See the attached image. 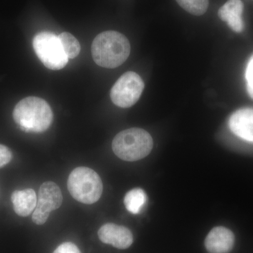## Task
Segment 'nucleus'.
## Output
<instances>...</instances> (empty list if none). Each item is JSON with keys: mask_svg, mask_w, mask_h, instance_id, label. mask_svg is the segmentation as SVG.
<instances>
[{"mask_svg": "<svg viewBox=\"0 0 253 253\" xmlns=\"http://www.w3.org/2000/svg\"><path fill=\"white\" fill-rule=\"evenodd\" d=\"M15 212L21 217H27L36 209L38 199L34 190L16 191L11 195Z\"/></svg>", "mask_w": 253, "mask_h": 253, "instance_id": "f8f14e48", "label": "nucleus"}, {"mask_svg": "<svg viewBox=\"0 0 253 253\" xmlns=\"http://www.w3.org/2000/svg\"><path fill=\"white\" fill-rule=\"evenodd\" d=\"M130 44L122 33L109 31L100 33L91 45V55L94 62L106 68L121 66L129 57Z\"/></svg>", "mask_w": 253, "mask_h": 253, "instance_id": "f257e3e1", "label": "nucleus"}, {"mask_svg": "<svg viewBox=\"0 0 253 253\" xmlns=\"http://www.w3.org/2000/svg\"><path fill=\"white\" fill-rule=\"evenodd\" d=\"M53 253H81V252L76 245L71 242H66L60 245Z\"/></svg>", "mask_w": 253, "mask_h": 253, "instance_id": "a211bd4d", "label": "nucleus"}, {"mask_svg": "<svg viewBox=\"0 0 253 253\" xmlns=\"http://www.w3.org/2000/svg\"><path fill=\"white\" fill-rule=\"evenodd\" d=\"M154 141L151 134L141 128H130L118 133L112 143L114 154L123 161L134 162L151 153Z\"/></svg>", "mask_w": 253, "mask_h": 253, "instance_id": "7ed1b4c3", "label": "nucleus"}, {"mask_svg": "<svg viewBox=\"0 0 253 253\" xmlns=\"http://www.w3.org/2000/svg\"><path fill=\"white\" fill-rule=\"evenodd\" d=\"M229 126L235 135L253 143V109L244 108L235 111L229 118Z\"/></svg>", "mask_w": 253, "mask_h": 253, "instance_id": "9d476101", "label": "nucleus"}, {"mask_svg": "<svg viewBox=\"0 0 253 253\" xmlns=\"http://www.w3.org/2000/svg\"><path fill=\"white\" fill-rule=\"evenodd\" d=\"M68 189L76 201L93 204L101 198L103 184L99 174L92 169L80 167L73 169L68 176Z\"/></svg>", "mask_w": 253, "mask_h": 253, "instance_id": "20e7f679", "label": "nucleus"}, {"mask_svg": "<svg viewBox=\"0 0 253 253\" xmlns=\"http://www.w3.org/2000/svg\"><path fill=\"white\" fill-rule=\"evenodd\" d=\"M244 5L241 0H228L218 11V16L221 21L227 23L232 31L241 33L244 29L242 14Z\"/></svg>", "mask_w": 253, "mask_h": 253, "instance_id": "9b49d317", "label": "nucleus"}, {"mask_svg": "<svg viewBox=\"0 0 253 253\" xmlns=\"http://www.w3.org/2000/svg\"><path fill=\"white\" fill-rule=\"evenodd\" d=\"M144 89V81L137 73L126 72L118 80L111 89V101L118 107H131L140 99Z\"/></svg>", "mask_w": 253, "mask_h": 253, "instance_id": "423d86ee", "label": "nucleus"}, {"mask_svg": "<svg viewBox=\"0 0 253 253\" xmlns=\"http://www.w3.org/2000/svg\"><path fill=\"white\" fill-rule=\"evenodd\" d=\"M12 154L9 148L0 144V168L4 167L11 161Z\"/></svg>", "mask_w": 253, "mask_h": 253, "instance_id": "f3484780", "label": "nucleus"}, {"mask_svg": "<svg viewBox=\"0 0 253 253\" xmlns=\"http://www.w3.org/2000/svg\"><path fill=\"white\" fill-rule=\"evenodd\" d=\"M13 117L16 124L27 132H43L52 123L54 115L45 100L28 96L15 106Z\"/></svg>", "mask_w": 253, "mask_h": 253, "instance_id": "f03ea898", "label": "nucleus"}, {"mask_svg": "<svg viewBox=\"0 0 253 253\" xmlns=\"http://www.w3.org/2000/svg\"><path fill=\"white\" fill-rule=\"evenodd\" d=\"M63 51L66 53L68 59H74L77 57L81 51V46L78 40L69 33H61L58 36Z\"/></svg>", "mask_w": 253, "mask_h": 253, "instance_id": "4468645a", "label": "nucleus"}, {"mask_svg": "<svg viewBox=\"0 0 253 253\" xmlns=\"http://www.w3.org/2000/svg\"><path fill=\"white\" fill-rule=\"evenodd\" d=\"M35 52L45 67L53 71L62 69L68 58L63 51L59 37L50 32H41L33 41Z\"/></svg>", "mask_w": 253, "mask_h": 253, "instance_id": "39448f33", "label": "nucleus"}, {"mask_svg": "<svg viewBox=\"0 0 253 253\" xmlns=\"http://www.w3.org/2000/svg\"><path fill=\"white\" fill-rule=\"evenodd\" d=\"M147 201V196L140 188L131 189L125 196L124 204L129 212L139 214Z\"/></svg>", "mask_w": 253, "mask_h": 253, "instance_id": "ddd939ff", "label": "nucleus"}, {"mask_svg": "<svg viewBox=\"0 0 253 253\" xmlns=\"http://www.w3.org/2000/svg\"><path fill=\"white\" fill-rule=\"evenodd\" d=\"M235 242L234 233L224 226L213 228L205 240V246L210 253H229Z\"/></svg>", "mask_w": 253, "mask_h": 253, "instance_id": "1a4fd4ad", "label": "nucleus"}, {"mask_svg": "<svg viewBox=\"0 0 253 253\" xmlns=\"http://www.w3.org/2000/svg\"><path fill=\"white\" fill-rule=\"evenodd\" d=\"M100 241L118 249H126L132 244L134 238L129 229L125 226L108 223L98 231Z\"/></svg>", "mask_w": 253, "mask_h": 253, "instance_id": "6e6552de", "label": "nucleus"}, {"mask_svg": "<svg viewBox=\"0 0 253 253\" xmlns=\"http://www.w3.org/2000/svg\"><path fill=\"white\" fill-rule=\"evenodd\" d=\"M62 201V194L57 184L53 181L43 183L40 188L36 209L33 211V222L38 225L44 224L50 212L59 208Z\"/></svg>", "mask_w": 253, "mask_h": 253, "instance_id": "0eeeda50", "label": "nucleus"}, {"mask_svg": "<svg viewBox=\"0 0 253 253\" xmlns=\"http://www.w3.org/2000/svg\"><path fill=\"white\" fill-rule=\"evenodd\" d=\"M178 4L190 14L201 16L207 11L209 0H176Z\"/></svg>", "mask_w": 253, "mask_h": 253, "instance_id": "2eb2a0df", "label": "nucleus"}, {"mask_svg": "<svg viewBox=\"0 0 253 253\" xmlns=\"http://www.w3.org/2000/svg\"><path fill=\"white\" fill-rule=\"evenodd\" d=\"M246 88L250 97L253 99V54L250 58L246 69Z\"/></svg>", "mask_w": 253, "mask_h": 253, "instance_id": "dca6fc26", "label": "nucleus"}]
</instances>
